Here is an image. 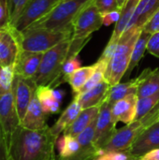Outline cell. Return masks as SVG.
<instances>
[{
    "mask_svg": "<svg viewBox=\"0 0 159 160\" xmlns=\"http://www.w3.org/2000/svg\"><path fill=\"white\" fill-rule=\"evenodd\" d=\"M57 138L51 128L32 130L21 125L12 133L8 142L9 160H57L55 146Z\"/></svg>",
    "mask_w": 159,
    "mask_h": 160,
    "instance_id": "cell-1",
    "label": "cell"
},
{
    "mask_svg": "<svg viewBox=\"0 0 159 160\" xmlns=\"http://www.w3.org/2000/svg\"><path fill=\"white\" fill-rule=\"evenodd\" d=\"M71 37L43 53L37 74L32 79L37 86H50L53 89L64 82L63 68L67 60Z\"/></svg>",
    "mask_w": 159,
    "mask_h": 160,
    "instance_id": "cell-2",
    "label": "cell"
},
{
    "mask_svg": "<svg viewBox=\"0 0 159 160\" xmlns=\"http://www.w3.org/2000/svg\"><path fill=\"white\" fill-rule=\"evenodd\" d=\"M102 25V15L97 8L94 0H89L73 22V32L67 59L78 57L80 52L91 39L92 34L99 30Z\"/></svg>",
    "mask_w": 159,
    "mask_h": 160,
    "instance_id": "cell-3",
    "label": "cell"
},
{
    "mask_svg": "<svg viewBox=\"0 0 159 160\" xmlns=\"http://www.w3.org/2000/svg\"><path fill=\"white\" fill-rule=\"evenodd\" d=\"M142 29L138 26H132L127 29L119 38L115 51L108 63L105 71V80L111 86L121 82L126 75L134 46L142 33Z\"/></svg>",
    "mask_w": 159,
    "mask_h": 160,
    "instance_id": "cell-4",
    "label": "cell"
},
{
    "mask_svg": "<svg viewBox=\"0 0 159 160\" xmlns=\"http://www.w3.org/2000/svg\"><path fill=\"white\" fill-rule=\"evenodd\" d=\"M88 1L89 0H63L47 15L27 28H43L73 32V22L77 14Z\"/></svg>",
    "mask_w": 159,
    "mask_h": 160,
    "instance_id": "cell-5",
    "label": "cell"
},
{
    "mask_svg": "<svg viewBox=\"0 0 159 160\" xmlns=\"http://www.w3.org/2000/svg\"><path fill=\"white\" fill-rule=\"evenodd\" d=\"M20 33L22 51L42 53L72 36V31H55L43 28H26Z\"/></svg>",
    "mask_w": 159,
    "mask_h": 160,
    "instance_id": "cell-6",
    "label": "cell"
},
{
    "mask_svg": "<svg viewBox=\"0 0 159 160\" xmlns=\"http://www.w3.org/2000/svg\"><path fill=\"white\" fill-rule=\"evenodd\" d=\"M158 114L155 109L146 117L136 120L130 124L126 125L120 129H116L112 137L106 143L103 148V153L115 151H129L137 138L142 132L151 124L157 121Z\"/></svg>",
    "mask_w": 159,
    "mask_h": 160,
    "instance_id": "cell-7",
    "label": "cell"
},
{
    "mask_svg": "<svg viewBox=\"0 0 159 160\" xmlns=\"http://www.w3.org/2000/svg\"><path fill=\"white\" fill-rule=\"evenodd\" d=\"M63 0H30L25 6L13 27L22 32L47 15Z\"/></svg>",
    "mask_w": 159,
    "mask_h": 160,
    "instance_id": "cell-8",
    "label": "cell"
},
{
    "mask_svg": "<svg viewBox=\"0 0 159 160\" xmlns=\"http://www.w3.org/2000/svg\"><path fill=\"white\" fill-rule=\"evenodd\" d=\"M21 33L13 26L0 30V66L10 67L15 65L21 49Z\"/></svg>",
    "mask_w": 159,
    "mask_h": 160,
    "instance_id": "cell-9",
    "label": "cell"
},
{
    "mask_svg": "<svg viewBox=\"0 0 159 160\" xmlns=\"http://www.w3.org/2000/svg\"><path fill=\"white\" fill-rule=\"evenodd\" d=\"M0 124L8 143L12 133L21 125L13 91L0 95Z\"/></svg>",
    "mask_w": 159,
    "mask_h": 160,
    "instance_id": "cell-10",
    "label": "cell"
},
{
    "mask_svg": "<svg viewBox=\"0 0 159 160\" xmlns=\"http://www.w3.org/2000/svg\"><path fill=\"white\" fill-rule=\"evenodd\" d=\"M112 106L111 104L104 101L100 107V111L97 118L94 143L102 152L106 143L116 131V126L113 124L112 117Z\"/></svg>",
    "mask_w": 159,
    "mask_h": 160,
    "instance_id": "cell-11",
    "label": "cell"
},
{
    "mask_svg": "<svg viewBox=\"0 0 159 160\" xmlns=\"http://www.w3.org/2000/svg\"><path fill=\"white\" fill-rule=\"evenodd\" d=\"M37 85L32 79H26L15 75L12 91L15 98V104L20 121L25 115V112L30 105L32 98L37 90Z\"/></svg>",
    "mask_w": 159,
    "mask_h": 160,
    "instance_id": "cell-12",
    "label": "cell"
},
{
    "mask_svg": "<svg viewBox=\"0 0 159 160\" xmlns=\"http://www.w3.org/2000/svg\"><path fill=\"white\" fill-rule=\"evenodd\" d=\"M96 123L97 119L77 137L80 143V149L74 156L63 159L58 158L57 160H97L101 155H103V152L100 151L94 143Z\"/></svg>",
    "mask_w": 159,
    "mask_h": 160,
    "instance_id": "cell-13",
    "label": "cell"
},
{
    "mask_svg": "<svg viewBox=\"0 0 159 160\" xmlns=\"http://www.w3.org/2000/svg\"><path fill=\"white\" fill-rule=\"evenodd\" d=\"M159 148V121L149 125L137 138L129 152L136 158H141L151 150Z\"/></svg>",
    "mask_w": 159,
    "mask_h": 160,
    "instance_id": "cell-14",
    "label": "cell"
},
{
    "mask_svg": "<svg viewBox=\"0 0 159 160\" xmlns=\"http://www.w3.org/2000/svg\"><path fill=\"white\" fill-rule=\"evenodd\" d=\"M137 95L131 94L114 103L112 107V117L113 124L116 126V124L120 121L126 125L134 122L137 113Z\"/></svg>",
    "mask_w": 159,
    "mask_h": 160,
    "instance_id": "cell-15",
    "label": "cell"
},
{
    "mask_svg": "<svg viewBox=\"0 0 159 160\" xmlns=\"http://www.w3.org/2000/svg\"><path fill=\"white\" fill-rule=\"evenodd\" d=\"M42 57V52L22 51L14 65L15 75L26 79H33L39 68Z\"/></svg>",
    "mask_w": 159,
    "mask_h": 160,
    "instance_id": "cell-16",
    "label": "cell"
},
{
    "mask_svg": "<svg viewBox=\"0 0 159 160\" xmlns=\"http://www.w3.org/2000/svg\"><path fill=\"white\" fill-rule=\"evenodd\" d=\"M46 117L47 114L43 112L42 107L35 93L25 112V115L21 121V126L32 130L42 129L46 126H48L46 124Z\"/></svg>",
    "mask_w": 159,
    "mask_h": 160,
    "instance_id": "cell-17",
    "label": "cell"
},
{
    "mask_svg": "<svg viewBox=\"0 0 159 160\" xmlns=\"http://www.w3.org/2000/svg\"><path fill=\"white\" fill-rule=\"evenodd\" d=\"M110 87L111 85L106 80H104L102 82L93 87L92 89L75 96L74 98L80 103L82 110L98 106L105 101Z\"/></svg>",
    "mask_w": 159,
    "mask_h": 160,
    "instance_id": "cell-18",
    "label": "cell"
},
{
    "mask_svg": "<svg viewBox=\"0 0 159 160\" xmlns=\"http://www.w3.org/2000/svg\"><path fill=\"white\" fill-rule=\"evenodd\" d=\"M137 80L138 98L150 97L159 92V68H146L137 77Z\"/></svg>",
    "mask_w": 159,
    "mask_h": 160,
    "instance_id": "cell-19",
    "label": "cell"
},
{
    "mask_svg": "<svg viewBox=\"0 0 159 160\" xmlns=\"http://www.w3.org/2000/svg\"><path fill=\"white\" fill-rule=\"evenodd\" d=\"M101 105L82 110V112L75 119V121L63 132V134L77 138L82 131H84L91 125L92 122H94L97 118Z\"/></svg>",
    "mask_w": 159,
    "mask_h": 160,
    "instance_id": "cell-20",
    "label": "cell"
},
{
    "mask_svg": "<svg viewBox=\"0 0 159 160\" xmlns=\"http://www.w3.org/2000/svg\"><path fill=\"white\" fill-rule=\"evenodd\" d=\"M159 8V0H141L136 7L128 23V28L132 26L142 27L149 18Z\"/></svg>",
    "mask_w": 159,
    "mask_h": 160,
    "instance_id": "cell-21",
    "label": "cell"
},
{
    "mask_svg": "<svg viewBox=\"0 0 159 160\" xmlns=\"http://www.w3.org/2000/svg\"><path fill=\"white\" fill-rule=\"evenodd\" d=\"M82 107L80 103L74 98L73 101L67 107V109L62 112L55 124L51 128L52 134L58 139L63 133L77 118L79 113L82 112Z\"/></svg>",
    "mask_w": 159,
    "mask_h": 160,
    "instance_id": "cell-22",
    "label": "cell"
},
{
    "mask_svg": "<svg viewBox=\"0 0 159 160\" xmlns=\"http://www.w3.org/2000/svg\"><path fill=\"white\" fill-rule=\"evenodd\" d=\"M36 95L42 107L43 112L48 114L58 113L60 112V104L54 95V89L50 86H37Z\"/></svg>",
    "mask_w": 159,
    "mask_h": 160,
    "instance_id": "cell-23",
    "label": "cell"
},
{
    "mask_svg": "<svg viewBox=\"0 0 159 160\" xmlns=\"http://www.w3.org/2000/svg\"><path fill=\"white\" fill-rule=\"evenodd\" d=\"M137 86H138L137 78L130 80L127 82H122V83L119 82L113 86H111L105 101H107L109 104L113 106V104L116 103L118 100L123 99L131 94L137 95Z\"/></svg>",
    "mask_w": 159,
    "mask_h": 160,
    "instance_id": "cell-24",
    "label": "cell"
},
{
    "mask_svg": "<svg viewBox=\"0 0 159 160\" xmlns=\"http://www.w3.org/2000/svg\"><path fill=\"white\" fill-rule=\"evenodd\" d=\"M96 68H97L96 63L91 66L81 67L67 78L66 82H68L70 84L74 96H77L80 93L82 88L84 86V84L87 82V81L91 78V76L96 71Z\"/></svg>",
    "mask_w": 159,
    "mask_h": 160,
    "instance_id": "cell-25",
    "label": "cell"
},
{
    "mask_svg": "<svg viewBox=\"0 0 159 160\" xmlns=\"http://www.w3.org/2000/svg\"><path fill=\"white\" fill-rule=\"evenodd\" d=\"M150 36H151V34H148V33L142 31V33H141L135 46H134L133 52H132L131 60H130L127 71L126 73L127 77H128L131 74V72L133 71V69L139 65L140 61L142 60L145 52L147 51V42H148Z\"/></svg>",
    "mask_w": 159,
    "mask_h": 160,
    "instance_id": "cell-26",
    "label": "cell"
},
{
    "mask_svg": "<svg viewBox=\"0 0 159 160\" xmlns=\"http://www.w3.org/2000/svg\"><path fill=\"white\" fill-rule=\"evenodd\" d=\"M56 147L59 154V158H67L74 156L80 149V143L76 137L63 134L57 139Z\"/></svg>",
    "mask_w": 159,
    "mask_h": 160,
    "instance_id": "cell-27",
    "label": "cell"
},
{
    "mask_svg": "<svg viewBox=\"0 0 159 160\" xmlns=\"http://www.w3.org/2000/svg\"><path fill=\"white\" fill-rule=\"evenodd\" d=\"M159 104V92L156 95L138 98L137 102V113L136 120H141L150 114Z\"/></svg>",
    "mask_w": 159,
    "mask_h": 160,
    "instance_id": "cell-28",
    "label": "cell"
},
{
    "mask_svg": "<svg viewBox=\"0 0 159 160\" xmlns=\"http://www.w3.org/2000/svg\"><path fill=\"white\" fill-rule=\"evenodd\" d=\"M15 79L14 67H4L0 73V95H5L12 91Z\"/></svg>",
    "mask_w": 159,
    "mask_h": 160,
    "instance_id": "cell-29",
    "label": "cell"
},
{
    "mask_svg": "<svg viewBox=\"0 0 159 160\" xmlns=\"http://www.w3.org/2000/svg\"><path fill=\"white\" fill-rule=\"evenodd\" d=\"M30 0H8L9 10H10V25L13 26L18 20L20 14L29 3Z\"/></svg>",
    "mask_w": 159,
    "mask_h": 160,
    "instance_id": "cell-30",
    "label": "cell"
},
{
    "mask_svg": "<svg viewBox=\"0 0 159 160\" xmlns=\"http://www.w3.org/2000/svg\"><path fill=\"white\" fill-rule=\"evenodd\" d=\"M97 160H140L134 157L129 151H115L106 152Z\"/></svg>",
    "mask_w": 159,
    "mask_h": 160,
    "instance_id": "cell-31",
    "label": "cell"
},
{
    "mask_svg": "<svg viewBox=\"0 0 159 160\" xmlns=\"http://www.w3.org/2000/svg\"><path fill=\"white\" fill-rule=\"evenodd\" d=\"M94 3L102 16L114 10H120L117 0H94Z\"/></svg>",
    "mask_w": 159,
    "mask_h": 160,
    "instance_id": "cell-32",
    "label": "cell"
},
{
    "mask_svg": "<svg viewBox=\"0 0 159 160\" xmlns=\"http://www.w3.org/2000/svg\"><path fill=\"white\" fill-rule=\"evenodd\" d=\"M8 26H11L8 0H0V30Z\"/></svg>",
    "mask_w": 159,
    "mask_h": 160,
    "instance_id": "cell-33",
    "label": "cell"
},
{
    "mask_svg": "<svg viewBox=\"0 0 159 160\" xmlns=\"http://www.w3.org/2000/svg\"><path fill=\"white\" fill-rule=\"evenodd\" d=\"M142 31L148 34H154L159 32V8L154 12L149 20L142 25Z\"/></svg>",
    "mask_w": 159,
    "mask_h": 160,
    "instance_id": "cell-34",
    "label": "cell"
},
{
    "mask_svg": "<svg viewBox=\"0 0 159 160\" xmlns=\"http://www.w3.org/2000/svg\"><path fill=\"white\" fill-rule=\"evenodd\" d=\"M81 68V63L78 59V57H71L69 59H67L64 65L63 68V80L64 82H66L67 78L72 74L75 70H77L78 68Z\"/></svg>",
    "mask_w": 159,
    "mask_h": 160,
    "instance_id": "cell-35",
    "label": "cell"
},
{
    "mask_svg": "<svg viewBox=\"0 0 159 160\" xmlns=\"http://www.w3.org/2000/svg\"><path fill=\"white\" fill-rule=\"evenodd\" d=\"M147 52L159 58V32L151 34L147 42Z\"/></svg>",
    "mask_w": 159,
    "mask_h": 160,
    "instance_id": "cell-36",
    "label": "cell"
},
{
    "mask_svg": "<svg viewBox=\"0 0 159 160\" xmlns=\"http://www.w3.org/2000/svg\"><path fill=\"white\" fill-rule=\"evenodd\" d=\"M0 160H9L8 158V143L5 136L3 128L0 124Z\"/></svg>",
    "mask_w": 159,
    "mask_h": 160,
    "instance_id": "cell-37",
    "label": "cell"
},
{
    "mask_svg": "<svg viewBox=\"0 0 159 160\" xmlns=\"http://www.w3.org/2000/svg\"><path fill=\"white\" fill-rule=\"evenodd\" d=\"M121 16V11L120 10H114L112 12H109L105 15L102 16L103 20V25H111L113 22H117L120 19Z\"/></svg>",
    "mask_w": 159,
    "mask_h": 160,
    "instance_id": "cell-38",
    "label": "cell"
},
{
    "mask_svg": "<svg viewBox=\"0 0 159 160\" xmlns=\"http://www.w3.org/2000/svg\"><path fill=\"white\" fill-rule=\"evenodd\" d=\"M140 160H159V148L149 151L143 155Z\"/></svg>",
    "mask_w": 159,
    "mask_h": 160,
    "instance_id": "cell-39",
    "label": "cell"
},
{
    "mask_svg": "<svg viewBox=\"0 0 159 160\" xmlns=\"http://www.w3.org/2000/svg\"><path fill=\"white\" fill-rule=\"evenodd\" d=\"M141 0H128L126 7L124 8V9H132L135 10L136 7L138 6V4L140 3Z\"/></svg>",
    "mask_w": 159,
    "mask_h": 160,
    "instance_id": "cell-40",
    "label": "cell"
},
{
    "mask_svg": "<svg viewBox=\"0 0 159 160\" xmlns=\"http://www.w3.org/2000/svg\"><path fill=\"white\" fill-rule=\"evenodd\" d=\"M128 0H117V3H118V7H119V9L120 11H122L124 9V8L126 7L127 3Z\"/></svg>",
    "mask_w": 159,
    "mask_h": 160,
    "instance_id": "cell-41",
    "label": "cell"
},
{
    "mask_svg": "<svg viewBox=\"0 0 159 160\" xmlns=\"http://www.w3.org/2000/svg\"><path fill=\"white\" fill-rule=\"evenodd\" d=\"M157 109V114H158V118H157V121H159V105L156 108Z\"/></svg>",
    "mask_w": 159,
    "mask_h": 160,
    "instance_id": "cell-42",
    "label": "cell"
},
{
    "mask_svg": "<svg viewBox=\"0 0 159 160\" xmlns=\"http://www.w3.org/2000/svg\"><path fill=\"white\" fill-rule=\"evenodd\" d=\"M2 68H3V67H1V66H0V73H1V70H2Z\"/></svg>",
    "mask_w": 159,
    "mask_h": 160,
    "instance_id": "cell-43",
    "label": "cell"
},
{
    "mask_svg": "<svg viewBox=\"0 0 159 160\" xmlns=\"http://www.w3.org/2000/svg\"><path fill=\"white\" fill-rule=\"evenodd\" d=\"M158 105H159V104H158Z\"/></svg>",
    "mask_w": 159,
    "mask_h": 160,
    "instance_id": "cell-44",
    "label": "cell"
}]
</instances>
